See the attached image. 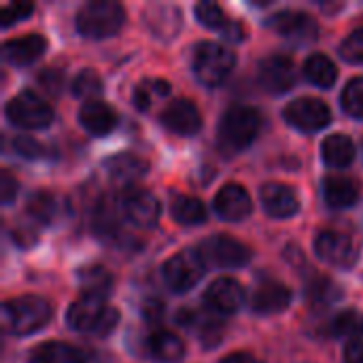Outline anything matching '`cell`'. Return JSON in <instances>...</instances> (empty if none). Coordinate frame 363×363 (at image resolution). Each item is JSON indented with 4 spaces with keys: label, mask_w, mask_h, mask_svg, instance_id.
<instances>
[{
    "label": "cell",
    "mask_w": 363,
    "mask_h": 363,
    "mask_svg": "<svg viewBox=\"0 0 363 363\" xmlns=\"http://www.w3.org/2000/svg\"><path fill=\"white\" fill-rule=\"evenodd\" d=\"M53 315V308L47 300L36 296H23L4 302L2 306V328L9 334H32L40 330Z\"/></svg>",
    "instance_id": "1"
},
{
    "label": "cell",
    "mask_w": 363,
    "mask_h": 363,
    "mask_svg": "<svg viewBox=\"0 0 363 363\" xmlns=\"http://www.w3.org/2000/svg\"><path fill=\"white\" fill-rule=\"evenodd\" d=\"M262 119L259 113L251 106H232L223 113L219 121V145L223 151L234 153L245 147H249L257 132H259Z\"/></svg>",
    "instance_id": "2"
},
{
    "label": "cell",
    "mask_w": 363,
    "mask_h": 363,
    "mask_svg": "<svg viewBox=\"0 0 363 363\" xmlns=\"http://www.w3.org/2000/svg\"><path fill=\"white\" fill-rule=\"evenodd\" d=\"M125 21V11L113 0L87 2L77 13V30L87 38H108L119 32Z\"/></svg>",
    "instance_id": "3"
},
{
    "label": "cell",
    "mask_w": 363,
    "mask_h": 363,
    "mask_svg": "<svg viewBox=\"0 0 363 363\" xmlns=\"http://www.w3.org/2000/svg\"><path fill=\"white\" fill-rule=\"evenodd\" d=\"M234 53L217 43H200L194 51V72L204 85H219L234 68Z\"/></svg>",
    "instance_id": "4"
},
{
    "label": "cell",
    "mask_w": 363,
    "mask_h": 363,
    "mask_svg": "<svg viewBox=\"0 0 363 363\" xmlns=\"http://www.w3.org/2000/svg\"><path fill=\"white\" fill-rule=\"evenodd\" d=\"M6 119L23 130H40L53 121V108L32 91H21L6 104Z\"/></svg>",
    "instance_id": "5"
},
{
    "label": "cell",
    "mask_w": 363,
    "mask_h": 363,
    "mask_svg": "<svg viewBox=\"0 0 363 363\" xmlns=\"http://www.w3.org/2000/svg\"><path fill=\"white\" fill-rule=\"evenodd\" d=\"M204 259L200 251H181L164 264V281L174 294H185L194 289L204 277Z\"/></svg>",
    "instance_id": "6"
},
{
    "label": "cell",
    "mask_w": 363,
    "mask_h": 363,
    "mask_svg": "<svg viewBox=\"0 0 363 363\" xmlns=\"http://www.w3.org/2000/svg\"><path fill=\"white\" fill-rule=\"evenodd\" d=\"M200 255L204 264L217 266V268H240L249 264L251 249L242 245L240 240L232 236H211L206 242L200 245Z\"/></svg>",
    "instance_id": "7"
},
{
    "label": "cell",
    "mask_w": 363,
    "mask_h": 363,
    "mask_svg": "<svg viewBox=\"0 0 363 363\" xmlns=\"http://www.w3.org/2000/svg\"><path fill=\"white\" fill-rule=\"evenodd\" d=\"M285 119L302 132H317L332 121V113L319 98H298L285 108Z\"/></svg>",
    "instance_id": "8"
},
{
    "label": "cell",
    "mask_w": 363,
    "mask_h": 363,
    "mask_svg": "<svg viewBox=\"0 0 363 363\" xmlns=\"http://www.w3.org/2000/svg\"><path fill=\"white\" fill-rule=\"evenodd\" d=\"M315 251L323 262H328L336 268H351L357 262V249H355L353 240L347 234H340L334 230L321 232L317 236Z\"/></svg>",
    "instance_id": "9"
},
{
    "label": "cell",
    "mask_w": 363,
    "mask_h": 363,
    "mask_svg": "<svg viewBox=\"0 0 363 363\" xmlns=\"http://www.w3.org/2000/svg\"><path fill=\"white\" fill-rule=\"evenodd\" d=\"M257 81L270 94L289 91L296 83V70L291 60L285 55H270L262 60L257 66Z\"/></svg>",
    "instance_id": "10"
},
{
    "label": "cell",
    "mask_w": 363,
    "mask_h": 363,
    "mask_svg": "<svg viewBox=\"0 0 363 363\" xmlns=\"http://www.w3.org/2000/svg\"><path fill=\"white\" fill-rule=\"evenodd\" d=\"M268 26L277 34L291 38V40H300V43L315 40L317 32H319L317 21L308 13H302V11H279L272 15Z\"/></svg>",
    "instance_id": "11"
},
{
    "label": "cell",
    "mask_w": 363,
    "mask_h": 363,
    "mask_svg": "<svg viewBox=\"0 0 363 363\" xmlns=\"http://www.w3.org/2000/svg\"><path fill=\"white\" fill-rule=\"evenodd\" d=\"M121 213L138 228H153L160 217V202L145 189H132L121 200Z\"/></svg>",
    "instance_id": "12"
},
{
    "label": "cell",
    "mask_w": 363,
    "mask_h": 363,
    "mask_svg": "<svg viewBox=\"0 0 363 363\" xmlns=\"http://www.w3.org/2000/svg\"><path fill=\"white\" fill-rule=\"evenodd\" d=\"M204 302L217 315H232L240 311L245 302V289L234 279H219L208 285Z\"/></svg>",
    "instance_id": "13"
},
{
    "label": "cell",
    "mask_w": 363,
    "mask_h": 363,
    "mask_svg": "<svg viewBox=\"0 0 363 363\" xmlns=\"http://www.w3.org/2000/svg\"><path fill=\"white\" fill-rule=\"evenodd\" d=\"M162 123L174 134L191 136L200 130L202 117H200L198 106L191 100L181 98V100H174L166 106V111L162 113Z\"/></svg>",
    "instance_id": "14"
},
{
    "label": "cell",
    "mask_w": 363,
    "mask_h": 363,
    "mask_svg": "<svg viewBox=\"0 0 363 363\" xmlns=\"http://www.w3.org/2000/svg\"><path fill=\"white\" fill-rule=\"evenodd\" d=\"M215 211L225 221H242L251 215V196L242 185L228 183L215 196Z\"/></svg>",
    "instance_id": "15"
},
{
    "label": "cell",
    "mask_w": 363,
    "mask_h": 363,
    "mask_svg": "<svg viewBox=\"0 0 363 363\" xmlns=\"http://www.w3.org/2000/svg\"><path fill=\"white\" fill-rule=\"evenodd\" d=\"M108 306H104V300L91 298V296H81L66 313V323L77 330V332H91L96 334L104 313Z\"/></svg>",
    "instance_id": "16"
},
{
    "label": "cell",
    "mask_w": 363,
    "mask_h": 363,
    "mask_svg": "<svg viewBox=\"0 0 363 363\" xmlns=\"http://www.w3.org/2000/svg\"><path fill=\"white\" fill-rule=\"evenodd\" d=\"M291 304V289L279 281H264L255 287L251 306L259 315L283 313Z\"/></svg>",
    "instance_id": "17"
},
{
    "label": "cell",
    "mask_w": 363,
    "mask_h": 363,
    "mask_svg": "<svg viewBox=\"0 0 363 363\" xmlns=\"http://www.w3.org/2000/svg\"><path fill=\"white\" fill-rule=\"evenodd\" d=\"M262 204H264V211L270 217H277V219L294 217L298 213V208H300L296 191L289 185H283V183H268V185H264V189H262Z\"/></svg>",
    "instance_id": "18"
},
{
    "label": "cell",
    "mask_w": 363,
    "mask_h": 363,
    "mask_svg": "<svg viewBox=\"0 0 363 363\" xmlns=\"http://www.w3.org/2000/svg\"><path fill=\"white\" fill-rule=\"evenodd\" d=\"M177 321L183 328H191L206 347L217 345L221 334H223V325L219 323L217 313H213V311L211 313H204V311H181L177 315Z\"/></svg>",
    "instance_id": "19"
},
{
    "label": "cell",
    "mask_w": 363,
    "mask_h": 363,
    "mask_svg": "<svg viewBox=\"0 0 363 363\" xmlns=\"http://www.w3.org/2000/svg\"><path fill=\"white\" fill-rule=\"evenodd\" d=\"M47 49V40L40 34H26L13 40H6L2 47L4 60L13 66H28L38 60Z\"/></svg>",
    "instance_id": "20"
},
{
    "label": "cell",
    "mask_w": 363,
    "mask_h": 363,
    "mask_svg": "<svg viewBox=\"0 0 363 363\" xmlns=\"http://www.w3.org/2000/svg\"><path fill=\"white\" fill-rule=\"evenodd\" d=\"M104 168L115 183L130 185L147 174L149 164L136 153H115L104 162Z\"/></svg>",
    "instance_id": "21"
},
{
    "label": "cell",
    "mask_w": 363,
    "mask_h": 363,
    "mask_svg": "<svg viewBox=\"0 0 363 363\" xmlns=\"http://www.w3.org/2000/svg\"><path fill=\"white\" fill-rule=\"evenodd\" d=\"M79 123L94 136H104L108 134L115 123H117V115L113 113V108L100 100H91L85 102L79 111Z\"/></svg>",
    "instance_id": "22"
},
{
    "label": "cell",
    "mask_w": 363,
    "mask_h": 363,
    "mask_svg": "<svg viewBox=\"0 0 363 363\" xmlns=\"http://www.w3.org/2000/svg\"><path fill=\"white\" fill-rule=\"evenodd\" d=\"M26 213L32 221L40 225H49L62 219L64 215V200L51 191H36L34 196L28 198Z\"/></svg>",
    "instance_id": "23"
},
{
    "label": "cell",
    "mask_w": 363,
    "mask_h": 363,
    "mask_svg": "<svg viewBox=\"0 0 363 363\" xmlns=\"http://www.w3.org/2000/svg\"><path fill=\"white\" fill-rule=\"evenodd\" d=\"M147 353L157 363H177L183 359V340L170 332H153L147 338Z\"/></svg>",
    "instance_id": "24"
},
{
    "label": "cell",
    "mask_w": 363,
    "mask_h": 363,
    "mask_svg": "<svg viewBox=\"0 0 363 363\" xmlns=\"http://www.w3.org/2000/svg\"><path fill=\"white\" fill-rule=\"evenodd\" d=\"M32 363H87V355L66 342H45L30 353Z\"/></svg>",
    "instance_id": "25"
},
{
    "label": "cell",
    "mask_w": 363,
    "mask_h": 363,
    "mask_svg": "<svg viewBox=\"0 0 363 363\" xmlns=\"http://www.w3.org/2000/svg\"><path fill=\"white\" fill-rule=\"evenodd\" d=\"M323 196L332 208H349L359 198V185L347 177H330L323 183Z\"/></svg>",
    "instance_id": "26"
},
{
    "label": "cell",
    "mask_w": 363,
    "mask_h": 363,
    "mask_svg": "<svg viewBox=\"0 0 363 363\" xmlns=\"http://www.w3.org/2000/svg\"><path fill=\"white\" fill-rule=\"evenodd\" d=\"M323 160L332 168H345L355 157V145L347 134H332L323 140L321 147Z\"/></svg>",
    "instance_id": "27"
},
{
    "label": "cell",
    "mask_w": 363,
    "mask_h": 363,
    "mask_svg": "<svg viewBox=\"0 0 363 363\" xmlns=\"http://www.w3.org/2000/svg\"><path fill=\"white\" fill-rule=\"evenodd\" d=\"M304 77L313 83V85H317V87H332L334 83H336V79H338V70H336V66H334V62L330 60V57H325V55H321V53H315V55H311L306 62H304Z\"/></svg>",
    "instance_id": "28"
},
{
    "label": "cell",
    "mask_w": 363,
    "mask_h": 363,
    "mask_svg": "<svg viewBox=\"0 0 363 363\" xmlns=\"http://www.w3.org/2000/svg\"><path fill=\"white\" fill-rule=\"evenodd\" d=\"M79 281H81L83 296H91V298L104 300V298L111 294L113 279H111V274H108L104 268H100V266L85 268V270L79 274Z\"/></svg>",
    "instance_id": "29"
},
{
    "label": "cell",
    "mask_w": 363,
    "mask_h": 363,
    "mask_svg": "<svg viewBox=\"0 0 363 363\" xmlns=\"http://www.w3.org/2000/svg\"><path fill=\"white\" fill-rule=\"evenodd\" d=\"M306 296H308L311 306H315V308H328V306H332V304H336L340 300L342 291H340V287L334 281H330L325 277H317V279H313L308 283Z\"/></svg>",
    "instance_id": "30"
},
{
    "label": "cell",
    "mask_w": 363,
    "mask_h": 363,
    "mask_svg": "<svg viewBox=\"0 0 363 363\" xmlns=\"http://www.w3.org/2000/svg\"><path fill=\"white\" fill-rule=\"evenodd\" d=\"M172 217L181 225H200L202 221H206V208L198 198L179 196L172 202Z\"/></svg>",
    "instance_id": "31"
},
{
    "label": "cell",
    "mask_w": 363,
    "mask_h": 363,
    "mask_svg": "<svg viewBox=\"0 0 363 363\" xmlns=\"http://www.w3.org/2000/svg\"><path fill=\"white\" fill-rule=\"evenodd\" d=\"M147 23L151 26V32H155V36H174L177 30H179V11L174 6H155L149 17H147Z\"/></svg>",
    "instance_id": "32"
},
{
    "label": "cell",
    "mask_w": 363,
    "mask_h": 363,
    "mask_svg": "<svg viewBox=\"0 0 363 363\" xmlns=\"http://www.w3.org/2000/svg\"><path fill=\"white\" fill-rule=\"evenodd\" d=\"M332 336L336 338H347V340H357L363 336V313L359 311H345L332 321Z\"/></svg>",
    "instance_id": "33"
},
{
    "label": "cell",
    "mask_w": 363,
    "mask_h": 363,
    "mask_svg": "<svg viewBox=\"0 0 363 363\" xmlns=\"http://www.w3.org/2000/svg\"><path fill=\"white\" fill-rule=\"evenodd\" d=\"M117 213L111 202H100L94 213V230L100 238H111L117 234Z\"/></svg>",
    "instance_id": "34"
},
{
    "label": "cell",
    "mask_w": 363,
    "mask_h": 363,
    "mask_svg": "<svg viewBox=\"0 0 363 363\" xmlns=\"http://www.w3.org/2000/svg\"><path fill=\"white\" fill-rule=\"evenodd\" d=\"M342 106L351 117L363 119V77L349 81L342 91Z\"/></svg>",
    "instance_id": "35"
},
{
    "label": "cell",
    "mask_w": 363,
    "mask_h": 363,
    "mask_svg": "<svg viewBox=\"0 0 363 363\" xmlns=\"http://www.w3.org/2000/svg\"><path fill=\"white\" fill-rule=\"evenodd\" d=\"M100 91H102V81H100V77H98L94 70H89V68L81 70V72L74 77V81H72V94H74L77 98H94V96H98Z\"/></svg>",
    "instance_id": "36"
},
{
    "label": "cell",
    "mask_w": 363,
    "mask_h": 363,
    "mask_svg": "<svg viewBox=\"0 0 363 363\" xmlns=\"http://www.w3.org/2000/svg\"><path fill=\"white\" fill-rule=\"evenodd\" d=\"M196 17L200 23H204L206 28H213V30H223L228 19H225V13L221 11L219 4L215 2H198L196 4Z\"/></svg>",
    "instance_id": "37"
},
{
    "label": "cell",
    "mask_w": 363,
    "mask_h": 363,
    "mask_svg": "<svg viewBox=\"0 0 363 363\" xmlns=\"http://www.w3.org/2000/svg\"><path fill=\"white\" fill-rule=\"evenodd\" d=\"M340 55L347 62L353 64H363V28L353 30L340 45Z\"/></svg>",
    "instance_id": "38"
},
{
    "label": "cell",
    "mask_w": 363,
    "mask_h": 363,
    "mask_svg": "<svg viewBox=\"0 0 363 363\" xmlns=\"http://www.w3.org/2000/svg\"><path fill=\"white\" fill-rule=\"evenodd\" d=\"M13 149H15V153H19L21 157H28V160H38L45 153V147L38 140H34L32 136H15Z\"/></svg>",
    "instance_id": "39"
},
{
    "label": "cell",
    "mask_w": 363,
    "mask_h": 363,
    "mask_svg": "<svg viewBox=\"0 0 363 363\" xmlns=\"http://www.w3.org/2000/svg\"><path fill=\"white\" fill-rule=\"evenodd\" d=\"M32 11H34V6H32L30 2H11V4H6V6H2V13H0L2 26L6 28V26L15 23V21H19V19H26Z\"/></svg>",
    "instance_id": "40"
},
{
    "label": "cell",
    "mask_w": 363,
    "mask_h": 363,
    "mask_svg": "<svg viewBox=\"0 0 363 363\" xmlns=\"http://www.w3.org/2000/svg\"><path fill=\"white\" fill-rule=\"evenodd\" d=\"M38 83L47 94H60V89L64 85V77L57 68H45L38 74Z\"/></svg>",
    "instance_id": "41"
},
{
    "label": "cell",
    "mask_w": 363,
    "mask_h": 363,
    "mask_svg": "<svg viewBox=\"0 0 363 363\" xmlns=\"http://www.w3.org/2000/svg\"><path fill=\"white\" fill-rule=\"evenodd\" d=\"M17 196V181L13 179V174L9 170H2L0 174V198L2 204H11Z\"/></svg>",
    "instance_id": "42"
},
{
    "label": "cell",
    "mask_w": 363,
    "mask_h": 363,
    "mask_svg": "<svg viewBox=\"0 0 363 363\" xmlns=\"http://www.w3.org/2000/svg\"><path fill=\"white\" fill-rule=\"evenodd\" d=\"M151 98H153V87L151 83H143L134 89V96H132V102L138 111H147L149 104H151Z\"/></svg>",
    "instance_id": "43"
},
{
    "label": "cell",
    "mask_w": 363,
    "mask_h": 363,
    "mask_svg": "<svg viewBox=\"0 0 363 363\" xmlns=\"http://www.w3.org/2000/svg\"><path fill=\"white\" fill-rule=\"evenodd\" d=\"M143 317L149 321V323H157L162 317H164V304L160 300H147L143 304Z\"/></svg>",
    "instance_id": "44"
},
{
    "label": "cell",
    "mask_w": 363,
    "mask_h": 363,
    "mask_svg": "<svg viewBox=\"0 0 363 363\" xmlns=\"http://www.w3.org/2000/svg\"><path fill=\"white\" fill-rule=\"evenodd\" d=\"M119 323V315H117V311H113V308H106V313H104V317H102V321H100V325H98V330H96V336H108L113 330H115V325Z\"/></svg>",
    "instance_id": "45"
},
{
    "label": "cell",
    "mask_w": 363,
    "mask_h": 363,
    "mask_svg": "<svg viewBox=\"0 0 363 363\" xmlns=\"http://www.w3.org/2000/svg\"><path fill=\"white\" fill-rule=\"evenodd\" d=\"M345 363H363V342L353 340L345 349Z\"/></svg>",
    "instance_id": "46"
},
{
    "label": "cell",
    "mask_w": 363,
    "mask_h": 363,
    "mask_svg": "<svg viewBox=\"0 0 363 363\" xmlns=\"http://www.w3.org/2000/svg\"><path fill=\"white\" fill-rule=\"evenodd\" d=\"M223 36H225L228 40H232V43H240V40L245 38V28H242V23H238V21H228L225 28H223Z\"/></svg>",
    "instance_id": "47"
},
{
    "label": "cell",
    "mask_w": 363,
    "mask_h": 363,
    "mask_svg": "<svg viewBox=\"0 0 363 363\" xmlns=\"http://www.w3.org/2000/svg\"><path fill=\"white\" fill-rule=\"evenodd\" d=\"M13 238H15V242L21 245V247H30L32 242H36V234H34L32 230H26V228L15 230V232H13Z\"/></svg>",
    "instance_id": "48"
},
{
    "label": "cell",
    "mask_w": 363,
    "mask_h": 363,
    "mask_svg": "<svg viewBox=\"0 0 363 363\" xmlns=\"http://www.w3.org/2000/svg\"><path fill=\"white\" fill-rule=\"evenodd\" d=\"M221 363H262L259 359H255L253 355L249 353H234V355H228Z\"/></svg>",
    "instance_id": "49"
},
{
    "label": "cell",
    "mask_w": 363,
    "mask_h": 363,
    "mask_svg": "<svg viewBox=\"0 0 363 363\" xmlns=\"http://www.w3.org/2000/svg\"><path fill=\"white\" fill-rule=\"evenodd\" d=\"M151 87H153V94H157V96H168L170 94V83H166L162 79L151 81Z\"/></svg>",
    "instance_id": "50"
}]
</instances>
